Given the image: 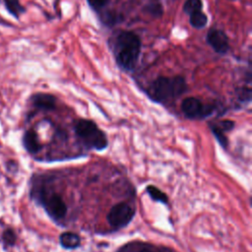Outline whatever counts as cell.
Segmentation results:
<instances>
[{"label":"cell","mask_w":252,"mask_h":252,"mask_svg":"<svg viewBox=\"0 0 252 252\" xmlns=\"http://www.w3.org/2000/svg\"><path fill=\"white\" fill-rule=\"evenodd\" d=\"M141 39L132 31L119 32L113 41V53L117 65L124 71H132L136 67L140 52Z\"/></svg>","instance_id":"1"},{"label":"cell","mask_w":252,"mask_h":252,"mask_svg":"<svg viewBox=\"0 0 252 252\" xmlns=\"http://www.w3.org/2000/svg\"><path fill=\"white\" fill-rule=\"evenodd\" d=\"M187 91V84L183 77H158L149 87V96L157 102H164L176 98Z\"/></svg>","instance_id":"2"},{"label":"cell","mask_w":252,"mask_h":252,"mask_svg":"<svg viewBox=\"0 0 252 252\" xmlns=\"http://www.w3.org/2000/svg\"><path fill=\"white\" fill-rule=\"evenodd\" d=\"M74 129L76 135L89 149L102 151L108 145L105 133L92 120L79 119L76 121Z\"/></svg>","instance_id":"3"},{"label":"cell","mask_w":252,"mask_h":252,"mask_svg":"<svg viewBox=\"0 0 252 252\" xmlns=\"http://www.w3.org/2000/svg\"><path fill=\"white\" fill-rule=\"evenodd\" d=\"M181 110L183 114L189 119H203L210 115L215 110L214 105L204 104L200 99L189 96L182 100Z\"/></svg>","instance_id":"4"},{"label":"cell","mask_w":252,"mask_h":252,"mask_svg":"<svg viewBox=\"0 0 252 252\" xmlns=\"http://www.w3.org/2000/svg\"><path fill=\"white\" fill-rule=\"evenodd\" d=\"M135 210L127 203L121 202L114 205L106 216V220L111 226L116 228L126 226L134 218Z\"/></svg>","instance_id":"5"},{"label":"cell","mask_w":252,"mask_h":252,"mask_svg":"<svg viewBox=\"0 0 252 252\" xmlns=\"http://www.w3.org/2000/svg\"><path fill=\"white\" fill-rule=\"evenodd\" d=\"M40 200L42 202V205L46 213L54 220L58 221L65 218L67 214V206L63 201V199L61 198V196L55 193L49 196L41 194Z\"/></svg>","instance_id":"6"},{"label":"cell","mask_w":252,"mask_h":252,"mask_svg":"<svg viewBox=\"0 0 252 252\" xmlns=\"http://www.w3.org/2000/svg\"><path fill=\"white\" fill-rule=\"evenodd\" d=\"M209 45L219 54H224L229 50V42L226 33L219 29H211L206 36Z\"/></svg>","instance_id":"7"},{"label":"cell","mask_w":252,"mask_h":252,"mask_svg":"<svg viewBox=\"0 0 252 252\" xmlns=\"http://www.w3.org/2000/svg\"><path fill=\"white\" fill-rule=\"evenodd\" d=\"M234 122L231 120H220L219 122L211 123L210 128L216 139L218 140L219 144L222 148H226L228 142L225 136V133L232 130L234 128Z\"/></svg>","instance_id":"8"},{"label":"cell","mask_w":252,"mask_h":252,"mask_svg":"<svg viewBox=\"0 0 252 252\" xmlns=\"http://www.w3.org/2000/svg\"><path fill=\"white\" fill-rule=\"evenodd\" d=\"M32 101L33 106L42 110H52L55 108L56 98L54 95L46 93H37L32 95Z\"/></svg>","instance_id":"9"},{"label":"cell","mask_w":252,"mask_h":252,"mask_svg":"<svg viewBox=\"0 0 252 252\" xmlns=\"http://www.w3.org/2000/svg\"><path fill=\"white\" fill-rule=\"evenodd\" d=\"M60 245L65 249H75L81 244V237L75 232L66 231L59 236Z\"/></svg>","instance_id":"10"},{"label":"cell","mask_w":252,"mask_h":252,"mask_svg":"<svg viewBox=\"0 0 252 252\" xmlns=\"http://www.w3.org/2000/svg\"><path fill=\"white\" fill-rule=\"evenodd\" d=\"M23 144L25 146V149L31 154H35L40 150V144L38 142L37 135L32 130L27 131L25 133L23 138Z\"/></svg>","instance_id":"11"},{"label":"cell","mask_w":252,"mask_h":252,"mask_svg":"<svg viewBox=\"0 0 252 252\" xmlns=\"http://www.w3.org/2000/svg\"><path fill=\"white\" fill-rule=\"evenodd\" d=\"M189 21L193 28L195 29H203L206 27L208 23V17L207 15L201 11L194 12L189 15Z\"/></svg>","instance_id":"12"},{"label":"cell","mask_w":252,"mask_h":252,"mask_svg":"<svg viewBox=\"0 0 252 252\" xmlns=\"http://www.w3.org/2000/svg\"><path fill=\"white\" fill-rule=\"evenodd\" d=\"M6 9L10 14H12L16 19H19L20 15L26 12L25 7L20 3L19 0H4Z\"/></svg>","instance_id":"13"},{"label":"cell","mask_w":252,"mask_h":252,"mask_svg":"<svg viewBox=\"0 0 252 252\" xmlns=\"http://www.w3.org/2000/svg\"><path fill=\"white\" fill-rule=\"evenodd\" d=\"M146 190H147V193L149 194V196L153 200H155L157 202H160L162 204H167L168 203L167 196L162 191H160L158 187H156L154 185H148Z\"/></svg>","instance_id":"14"},{"label":"cell","mask_w":252,"mask_h":252,"mask_svg":"<svg viewBox=\"0 0 252 252\" xmlns=\"http://www.w3.org/2000/svg\"><path fill=\"white\" fill-rule=\"evenodd\" d=\"M202 7H203L202 0H186L183 5V11L186 14L190 15L194 12L201 11Z\"/></svg>","instance_id":"15"},{"label":"cell","mask_w":252,"mask_h":252,"mask_svg":"<svg viewBox=\"0 0 252 252\" xmlns=\"http://www.w3.org/2000/svg\"><path fill=\"white\" fill-rule=\"evenodd\" d=\"M144 11L153 16V17H160L163 13V9H162V6L161 4H159L158 2H156V3H151V4H148L144 7Z\"/></svg>","instance_id":"16"},{"label":"cell","mask_w":252,"mask_h":252,"mask_svg":"<svg viewBox=\"0 0 252 252\" xmlns=\"http://www.w3.org/2000/svg\"><path fill=\"white\" fill-rule=\"evenodd\" d=\"M16 234L14 232L13 229L11 228H8L6 229L4 232H3V235H2V239H3V243H4V246L5 247H8V246H12L15 244L16 242Z\"/></svg>","instance_id":"17"},{"label":"cell","mask_w":252,"mask_h":252,"mask_svg":"<svg viewBox=\"0 0 252 252\" xmlns=\"http://www.w3.org/2000/svg\"><path fill=\"white\" fill-rule=\"evenodd\" d=\"M101 22L108 27L114 26L118 22V15L112 12H106L101 15Z\"/></svg>","instance_id":"18"},{"label":"cell","mask_w":252,"mask_h":252,"mask_svg":"<svg viewBox=\"0 0 252 252\" xmlns=\"http://www.w3.org/2000/svg\"><path fill=\"white\" fill-rule=\"evenodd\" d=\"M238 99L242 102H249L251 100V89L250 88H241L237 92Z\"/></svg>","instance_id":"19"},{"label":"cell","mask_w":252,"mask_h":252,"mask_svg":"<svg viewBox=\"0 0 252 252\" xmlns=\"http://www.w3.org/2000/svg\"><path fill=\"white\" fill-rule=\"evenodd\" d=\"M110 0H88L90 6L94 9V10H100L102 9L103 7H105L108 3H109Z\"/></svg>","instance_id":"20"},{"label":"cell","mask_w":252,"mask_h":252,"mask_svg":"<svg viewBox=\"0 0 252 252\" xmlns=\"http://www.w3.org/2000/svg\"><path fill=\"white\" fill-rule=\"evenodd\" d=\"M141 252H153V251L150 249H143Z\"/></svg>","instance_id":"21"},{"label":"cell","mask_w":252,"mask_h":252,"mask_svg":"<svg viewBox=\"0 0 252 252\" xmlns=\"http://www.w3.org/2000/svg\"><path fill=\"white\" fill-rule=\"evenodd\" d=\"M162 252H170V251H168V250H163Z\"/></svg>","instance_id":"22"},{"label":"cell","mask_w":252,"mask_h":252,"mask_svg":"<svg viewBox=\"0 0 252 252\" xmlns=\"http://www.w3.org/2000/svg\"><path fill=\"white\" fill-rule=\"evenodd\" d=\"M230 1H235V0H230Z\"/></svg>","instance_id":"23"}]
</instances>
